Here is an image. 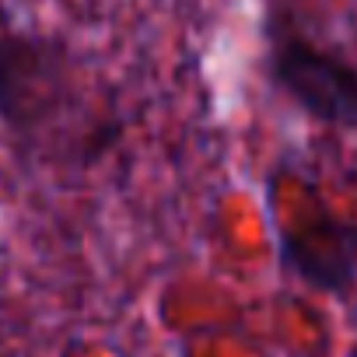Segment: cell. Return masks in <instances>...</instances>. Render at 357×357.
<instances>
[{
  "mask_svg": "<svg viewBox=\"0 0 357 357\" xmlns=\"http://www.w3.org/2000/svg\"><path fill=\"white\" fill-rule=\"evenodd\" d=\"M270 77L312 119L357 126V67L287 22H277L270 36Z\"/></svg>",
  "mask_w": 357,
  "mask_h": 357,
  "instance_id": "1",
  "label": "cell"
},
{
  "mask_svg": "<svg viewBox=\"0 0 357 357\" xmlns=\"http://www.w3.org/2000/svg\"><path fill=\"white\" fill-rule=\"evenodd\" d=\"M67 56L32 36L0 32V119L18 133L43 130L63 105Z\"/></svg>",
  "mask_w": 357,
  "mask_h": 357,
  "instance_id": "2",
  "label": "cell"
},
{
  "mask_svg": "<svg viewBox=\"0 0 357 357\" xmlns=\"http://www.w3.org/2000/svg\"><path fill=\"white\" fill-rule=\"evenodd\" d=\"M284 259L312 284L343 291L357 270V231L336 218H319L284 235Z\"/></svg>",
  "mask_w": 357,
  "mask_h": 357,
  "instance_id": "3",
  "label": "cell"
}]
</instances>
